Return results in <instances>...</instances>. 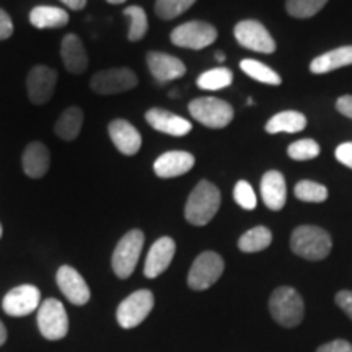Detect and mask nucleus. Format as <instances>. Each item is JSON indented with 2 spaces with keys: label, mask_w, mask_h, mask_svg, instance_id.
Wrapping results in <instances>:
<instances>
[{
  "label": "nucleus",
  "mask_w": 352,
  "mask_h": 352,
  "mask_svg": "<svg viewBox=\"0 0 352 352\" xmlns=\"http://www.w3.org/2000/svg\"><path fill=\"white\" fill-rule=\"evenodd\" d=\"M327 3L328 0H285V8L294 19H310Z\"/></svg>",
  "instance_id": "nucleus-31"
},
{
  "label": "nucleus",
  "mask_w": 352,
  "mask_h": 352,
  "mask_svg": "<svg viewBox=\"0 0 352 352\" xmlns=\"http://www.w3.org/2000/svg\"><path fill=\"white\" fill-rule=\"evenodd\" d=\"M307 127V118L298 111H283L272 116L266 124V131L270 134H277V132H289L296 134Z\"/></svg>",
  "instance_id": "nucleus-26"
},
{
  "label": "nucleus",
  "mask_w": 352,
  "mask_h": 352,
  "mask_svg": "<svg viewBox=\"0 0 352 352\" xmlns=\"http://www.w3.org/2000/svg\"><path fill=\"white\" fill-rule=\"evenodd\" d=\"M336 300V305L344 310V314L352 320V292L351 290H341V292L336 294L334 297Z\"/></svg>",
  "instance_id": "nucleus-37"
},
{
  "label": "nucleus",
  "mask_w": 352,
  "mask_h": 352,
  "mask_svg": "<svg viewBox=\"0 0 352 352\" xmlns=\"http://www.w3.org/2000/svg\"><path fill=\"white\" fill-rule=\"evenodd\" d=\"M233 199L236 201V204L240 206L241 209L246 210H253L256 208V195H254L252 184L248 182H239L233 188Z\"/></svg>",
  "instance_id": "nucleus-35"
},
{
  "label": "nucleus",
  "mask_w": 352,
  "mask_h": 352,
  "mask_svg": "<svg viewBox=\"0 0 352 352\" xmlns=\"http://www.w3.org/2000/svg\"><path fill=\"white\" fill-rule=\"evenodd\" d=\"M272 241V233L266 227H254L245 232L239 240V248L243 253H258L266 250Z\"/></svg>",
  "instance_id": "nucleus-27"
},
{
  "label": "nucleus",
  "mask_w": 352,
  "mask_h": 352,
  "mask_svg": "<svg viewBox=\"0 0 352 352\" xmlns=\"http://www.w3.org/2000/svg\"><path fill=\"white\" fill-rule=\"evenodd\" d=\"M220 201H222V197H220L219 188L208 179H202L188 197L184 217L191 226H208L217 214Z\"/></svg>",
  "instance_id": "nucleus-1"
},
{
  "label": "nucleus",
  "mask_w": 352,
  "mask_h": 352,
  "mask_svg": "<svg viewBox=\"0 0 352 352\" xmlns=\"http://www.w3.org/2000/svg\"><path fill=\"white\" fill-rule=\"evenodd\" d=\"M296 192L297 199L303 202H324L328 199V189L323 184L310 182V179H303L296 184Z\"/></svg>",
  "instance_id": "nucleus-32"
},
{
  "label": "nucleus",
  "mask_w": 352,
  "mask_h": 352,
  "mask_svg": "<svg viewBox=\"0 0 352 352\" xmlns=\"http://www.w3.org/2000/svg\"><path fill=\"white\" fill-rule=\"evenodd\" d=\"M30 23L34 28H63L69 23V13L64 8L39 6L30 12Z\"/></svg>",
  "instance_id": "nucleus-24"
},
{
  "label": "nucleus",
  "mask_w": 352,
  "mask_h": 352,
  "mask_svg": "<svg viewBox=\"0 0 352 352\" xmlns=\"http://www.w3.org/2000/svg\"><path fill=\"white\" fill-rule=\"evenodd\" d=\"M65 7L72 8V10H82L87 6V0H60Z\"/></svg>",
  "instance_id": "nucleus-41"
},
{
  "label": "nucleus",
  "mask_w": 352,
  "mask_h": 352,
  "mask_svg": "<svg viewBox=\"0 0 352 352\" xmlns=\"http://www.w3.org/2000/svg\"><path fill=\"white\" fill-rule=\"evenodd\" d=\"M287 153L292 160L297 162L314 160V158L320 155V145L314 139H302L290 144L287 147Z\"/></svg>",
  "instance_id": "nucleus-34"
},
{
  "label": "nucleus",
  "mask_w": 352,
  "mask_h": 352,
  "mask_svg": "<svg viewBox=\"0 0 352 352\" xmlns=\"http://www.w3.org/2000/svg\"><path fill=\"white\" fill-rule=\"evenodd\" d=\"M196 0H157L155 12L162 20H173L179 16L188 8H191Z\"/></svg>",
  "instance_id": "nucleus-33"
},
{
  "label": "nucleus",
  "mask_w": 352,
  "mask_h": 352,
  "mask_svg": "<svg viewBox=\"0 0 352 352\" xmlns=\"http://www.w3.org/2000/svg\"><path fill=\"white\" fill-rule=\"evenodd\" d=\"M196 164L195 157L189 152L184 151H171L165 152L164 155H160L153 164V171L158 178H176V176H182L188 173Z\"/></svg>",
  "instance_id": "nucleus-19"
},
{
  "label": "nucleus",
  "mask_w": 352,
  "mask_h": 352,
  "mask_svg": "<svg viewBox=\"0 0 352 352\" xmlns=\"http://www.w3.org/2000/svg\"><path fill=\"white\" fill-rule=\"evenodd\" d=\"M233 82V74L227 67H215L208 72L201 74L197 78V87L202 90H222V88L230 87Z\"/></svg>",
  "instance_id": "nucleus-29"
},
{
  "label": "nucleus",
  "mask_w": 352,
  "mask_h": 352,
  "mask_svg": "<svg viewBox=\"0 0 352 352\" xmlns=\"http://www.w3.org/2000/svg\"><path fill=\"white\" fill-rule=\"evenodd\" d=\"M331 236L323 228L315 226H300L292 232L290 248L297 256L308 261H321L331 252Z\"/></svg>",
  "instance_id": "nucleus-2"
},
{
  "label": "nucleus",
  "mask_w": 352,
  "mask_h": 352,
  "mask_svg": "<svg viewBox=\"0 0 352 352\" xmlns=\"http://www.w3.org/2000/svg\"><path fill=\"white\" fill-rule=\"evenodd\" d=\"M108 132L114 147H116L122 155H135V153L140 151V147H142V135H140V132L135 129L129 121H111L108 126Z\"/></svg>",
  "instance_id": "nucleus-17"
},
{
  "label": "nucleus",
  "mask_w": 352,
  "mask_h": 352,
  "mask_svg": "<svg viewBox=\"0 0 352 352\" xmlns=\"http://www.w3.org/2000/svg\"><path fill=\"white\" fill-rule=\"evenodd\" d=\"M13 34V23L10 15L0 8V41L8 39Z\"/></svg>",
  "instance_id": "nucleus-38"
},
{
  "label": "nucleus",
  "mask_w": 352,
  "mask_h": 352,
  "mask_svg": "<svg viewBox=\"0 0 352 352\" xmlns=\"http://www.w3.org/2000/svg\"><path fill=\"white\" fill-rule=\"evenodd\" d=\"M124 15L129 19V33H127L129 41H140L148 30L147 15H145L144 8L139 6H131L124 8Z\"/></svg>",
  "instance_id": "nucleus-30"
},
{
  "label": "nucleus",
  "mask_w": 352,
  "mask_h": 352,
  "mask_svg": "<svg viewBox=\"0 0 352 352\" xmlns=\"http://www.w3.org/2000/svg\"><path fill=\"white\" fill-rule=\"evenodd\" d=\"M145 121H147L155 131H160L168 135H175V138H183V135L189 134L192 129V124L188 120L160 108L148 109V111L145 113Z\"/></svg>",
  "instance_id": "nucleus-18"
},
{
  "label": "nucleus",
  "mask_w": 352,
  "mask_h": 352,
  "mask_svg": "<svg viewBox=\"0 0 352 352\" xmlns=\"http://www.w3.org/2000/svg\"><path fill=\"white\" fill-rule=\"evenodd\" d=\"M171 43L178 47L188 50H204L217 39V30L206 21H188L171 32Z\"/></svg>",
  "instance_id": "nucleus-9"
},
{
  "label": "nucleus",
  "mask_w": 352,
  "mask_h": 352,
  "mask_svg": "<svg viewBox=\"0 0 352 352\" xmlns=\"http://www.w3.org/2000/svg\"><path fill=\"white\" fill-rule=\"evenodd\" d=\"M215 59L222 63V60H226V54L223 52H215Z\"/></svg>",
  "instance_id": "nucleus-43"
},
{
  "label": "nucleus",
  "mask_w": 352,
  "mask_h": 352,
  "mask_svg": "<svg viewBox=\"0 0 352 352\" xmlns=\"http://www.w3.org/2000/svg\"><path fill=\"white\" fill-rule=\"evenodd\" d=\"M83 124V111L77 107H70L64 109L63 114L57 120L54 126V132L59 139L63 140H70L77 139V135L80 134Z\"/></svg>",
  "instance_id": "nucleus-25"
},
{
  "label": "nucleus",
  "mask_w": 352,
  "mask_h": 352,
  "mask_svg": "<svg viewBox=\"0 0 352 352\" xmlns=\"http://www.w3.org/2000/svg\"><path fill=\"white\" fill-rule=\"evenodd\" d=\"M352 65V46H342L336 50L324 52L318 57H315L310 64V70L314 74H328L333 70Z\"/></svg>",
  "instance_id": "nucleus-23"
},
{
  "label": "nucleus",
  "mask_w": 352,
  "mask_h": 352,
  "mask_svg": "<svg viewBox=\"0 0 352 352\" xmlns=\"http://www.w3.org/2000/svg\"><path fill=\"white\" fill-rule=\"evenodd\" d=\"M189 113L197 122L210 129H223L233 120V108L220 98H196L189 103Z\"/></svg>",
  "instance_id": "nucleus-4"
},
{
  "label": "nucleus",
  "mask_w": 352,
  "mask_h": 352,
  "mask_svg": "<svg viewBox=\"0 0 352 352\" xmlns=\"http://www.w3.org/2000/svg\"><path fill=\"white\" fill-rule=\"evenodd\" d=\"M60 57L65 69L74 76H80L88 69V54L82 39L77 34H67L60 44Z\"/></svg>",
  "instance_id": "nucleus-21"
},
{
  "label": "nucleus",
  "mask_w": 352,
  "mask_h": 352,
  "mask_svg": "<svg viewBox=\"0 0 352 352\" xmlns=\"http://www.w3.org/2000/svg\"><path fill=\"white\" fill-rule=\"evenodd\" d=\"M240 69L243 70L246 76L261 83H266V85H280L283 83V78L279 77L276 70L267 67L266 64H261L259 60L243 59L240 63Z\"/></svg>",
  "instance_id": "nucleus-28"
},
{
  "label": "nucleus",
  "mask_w": 352,
  "mask_h": 352,
  "mask_svg": "<svg viewBox=\"0 0 352 352\" xmlns=\"http://www.w3.org/2000/svg\"><path fill=\"white\" fill-rule=\"evenodd\" d=\"M316 352H352V344L346 340H334L331 342L320 346Z\"/></svg>",
  "instance_id": "nucleus-36"
},
{
  "label": "nucleus",
  "mask_w": 352,
  "mask_h": 352,
  "mask_svg": "<svg viewBox=\"0 0 352 352\" xmlns=\"http://www.w3.org/2000/svg\"><path fill=\"white\" fill-rule=\"evenodd\" d=\"M334 155H336L342 165H346L347 168H352V142L341 144L336 148V152H334Z\"/></svg>",
  "instance_id": "nucleus-39"
},
{
  "label": "nucleus",
  "mask_w": 352,
  "mask_h": 352,
  "mask_svg": "<svg viewBox=\"0 0 352 352\" xmlns=\"http://www.w3.org/2000/svg\"><path fill=\"white\" fill-rule=\"evenodd\" d=\"M51 164L50 148L43 142H32L26 145L23 157H21V166L30 178H43L47 173Z\"/></svg>",
  "instance_id": "nucleus-22"
},
{
  "label": "nucleus",
  "mask_w": 352,
  "mask_h": 352,
  "mask_svg": "<svg viewBox=\"0 0 352 352\" xmlns=\"http://www.w3.org/2000/svg\"><path fill=\"white\" fill-rule=\"evenodd\" d=\"M38 327L46 340L57 341L69 331L67 311L57 298H46L38 310Z\"/></svg>",
  "instance_id": "nucleus-7"
},
{
  "label": "nucleus",
  "mask_w": 352,
  "mask_h": 352,
  "mask_svg": "<svg viewBox=\"0 0 352 352\" xmlns=\"http://www.w3.org/2000/svg\"><path fill=\"white\" fill-rule=\"evenodd\" d=\"M41 305V292L34 285L25 284L12 289L3 297L2 308L10 316H26Z\"/></svg>",
  "instance_id": "nucleus-13"
},
{
  "label": "nucleus",
  "mask_w": 352,
  "mask_h": 352,
  "mask_svg": "<svg viewBox=\"0 0 352 352\" xmlns=\"http://www.w3.org/2000/svg\"><path fill=\"white\" fill-rule=\"evenodd\" d=\"M226 263L215 252H204L195 259L188 274V285L192 290H206L217 283L223 274Z\"/></svg>",
  "instance_id": "nucleus-6"
},
{
  "label": "nucleus",
  "mask_w": 352,
  "mask_h": 352,
  "mask_svg": "<svg viewBox=\"0 0 352 352\" xmlns=\"http://www.w3.org/2000/svg\"><path fill=\"white\" fill-rule=\"evenodd\" d=\"M270 311L271 316L274 318L280 327L284 328H296L300 324L303 320V298L296 289L287 287H277L271 294L270 298Z\"/></svg>",
  "instance_id": "nucleus-3"
},
{
  "label": "nucleus",
  "mask_w": 352,
  "mask_h": 352,
  "mask_svg": "<svg viewBox=\"0 0 352 352\" xmlns=\"http://www.w3.org/2000/svg\"><path fill=\"white\" fill-rule=\"evenodd\" d=\"M109 3H114V6H120V3H124L126 0H108Z\"/></svg>",
  "instance_id": "nucleus-44"
},
{
  "label": "nucleus",
  "mask_w": 352,
  "mask_h": 352,
  "mask_svg": "<svg viewBox=\"0 0 352 352\" xmlns=\"http://www.w3.org/2000/svg\"><path fill=\"white\" fill-rule=\"evenodd\" d=\"M336 109L342 116L351 118L352 120V95H344L336 101Z\"/></svg>",
  "instance_id": "nucleus-40"
},
{
  "label": "nucleus",
  "mask_w": 352,
  "mask_h": 352,
  "mask_svg": "<svg viewBox=\"0 0 352 352\" xmlns=\"http://www.w3.org/2000/svg\"><path fill=\"white\" fill-rule=\"evenodd\" d=\"M176 252L175 240L170 239V236H162L158 239L155 243L152 245L151 252L147 254V259H145L144 266V274L148 277V279H155L160 274L168 270V266L173 261Z\"/></svg>",
  "instance_id": "nucleus-15"
},
{
  "label": "nucleus",
  "mask_w": 352,
  "mask_h": 352,
  "mask_svg": "<svg viewBox=\"0 0 352 352\" xmlns=\"http://www.w3.org/2000/svg\"><path fill=\"white\" fill-rule=\"evenodd\" d=\"M0 239H2V226H0Z\"/></svg>",
  "instance_id": "nucleus-45"
},
{
  "label": "nucleus",
  "mask_w": 352,
  "mask_h": 352,
  "mask_svg": "<svg viewBox=\"0 0 352 352\" xmlns=\"http://www.w3.org/2000/svg\"><path fill=\"white\" fill-rule=\"evenodd\" d=\"M57 83V72L47 65H36L26 78V90L33 104H46L52 98Z\"/></svg>",
  "instance_id": "nucleus-12"
},
{
  "label": "nucleus",
  "mask_w": 352,
  "mask_h": 352,
  "mask_svg": "<svg viewBox=\"0 0 352 352\" xmlns=\"http://www.w3.org/2000/svg\"><path fill=\"white\" fill-rule=\"evenodd\" d=\"M144 240L145 236L142 230H131L116 245L111 264L114 274L120 277V279H127L134 272L140 253H142Z\"/></svg>",
  "instance_id": "nucleus-5"
},
{
  "label": "nucleus",
  "mask_w": 352,
  "mask_h": 352,
  "mask_svg": "<svg viewBox=\"0 0 352 352\" xmlns=\"http://www.w3.org/2000/svg\"><path fill=\"white\" fill-rule=\"evenodd\" d=\"M57 285L60 292L67 297V300L74 305H85L90 300V287H88L85 279L80 272L70 266L59 267L56 276Z\"/></svg>",
  "instance_id": "nucleus-14"
},
{
  "label": "nucleus",
  "mask_w": 352,
  "mask_h": 352,
  "mask_svg": "<svg viewBox=\"0 0 352 352\" xmlns=\"http://www.w3.org/2000/svg\"><path fill=\"white\" fill-rule=\"evenodd\" d=\"M147 65L157 82L166 83L176 78H182L186 74V65L178 57L166 54V52L151 51L147 54Z\"/></svg>",
  "instance_id": "nucleus-16"
},
{
  "label": "nucleus",
  "mask_w": 352,
  "mask_h": 352,
  "mask_svg": "<svg viewBox=\"0 0 352 352\" xmlns=\"http://www.w3.org/2000/svg\"><path fill=\"white\" fill-rule=\"evenodd\" d=\"M261 197L267 209L280 210L287 201V186L280 171L271 170L261 178Z\"/></svg>",
  "instance_id": "nucleus-20"
},
{
  "label": "nucleus",
  "mask_w": 352,
  "mask_h": 352,
  "mask_svg": "<svg viewBox=\"0 0 352 352\" xmlns=\"http://www.w3.org/2000/svg\"><path fill=\"white\" fill-rule=\"evenodd\" d=\"M233 34H235V39L240 46L246 47V50L263 52V54L276 52V41L272 39L270 32L264 28V25L256 20H243L236 23Z\"/></svg>",
  "instance_id": "nucleus-11"
},
{
  "label": "nucleus",
  "mask_w": 352,
  "mask_h": 352,
  "mask_svg": "<svg viewBox=\"0 0 352 352\" xmlns=\"http://www.w3.org/2000/svg\"><path fill=\"white\" fill-rule=\"evenodd\" d=\"M138 76L127 67L100 70L91 77L90 87L98 95H118L138 87Z\"/></svg>",
  "instance_id": "nucleus-10"
},
{
  "label": "nucleus",
  "mask_w": 352,
  "mask_h": 352,
  "mask_svg": "<svg viewBox=\"0 0 352 352\" xmlns=\"http://www.w3.org/2000/svg\"><path fill=\"white\" fill-rule=\"evenodd\" d=\"M6 341H7V329L3 327L2 321H0V346L6 344Z\"/></svg>",
  "instance_id": "nucleus-42"
},
{
  "label": "nucleus",
  "mask_w": 352,
  "mask_h": 352,
  "mask_svg": "<svg viewBox=\"0 0 352 352\" xmlns=\"http://www.w3.org/2000/svg\"><path fill=\"white\" fill-rule=\"evenodd\" d=\"M153 303H155V298H153V294L151 290L142 289L131 294V296L126 297L124 300L120 303V307H118V323H120L124 329L139 327L152 311Z\"/></svg>",
  "instance_id": "nucleus-8"
}]
</instances>
